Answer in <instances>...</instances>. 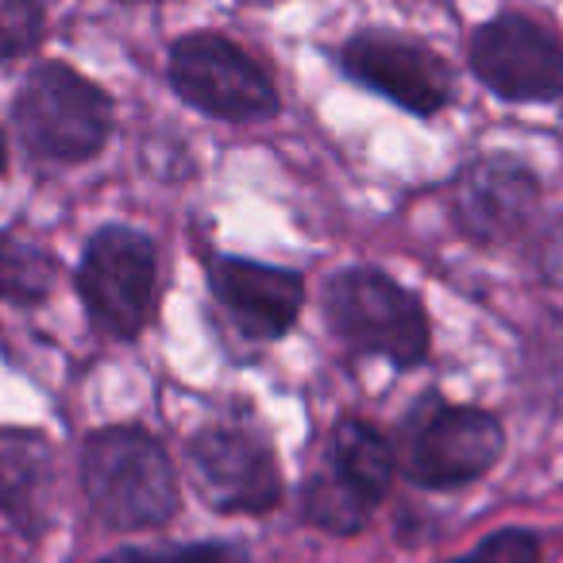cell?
<instances>
[{
	"label": "cell",
	"mask_w": 563,
	"mask_h": 563,
	"mask_svg": "<svg viewBox=\"0 0 563 563\" xmlns=\"http://www.w3.org/2000/svg\"><path fill=\"white\" fill-rule=\"evenodd\" d=\"M394 448L367 421H340L329 440V460L301 490V514L329 532H360L371 509L394 483Z\"/></svg>",
	"instance_id": "5b68a950"
},
{
	"label": "cell",
	"mask_w": 563,
	"mask_h": 563,
	"mask_svg": "<svg viewBox=\"0 0 563 563\" xmlns=\"http://www.w3.org/2000/svg\"><path fill=\"white\" fill-rule=\"evenodd\" d=\"M209 286L235 329L251 340H282L306 306V282L298 271L251 258H212Z\"/></svg>",
	"instance_id": "7c38bea8"
},
{
	"label": "cell",
	"mask_w": 563,
	"mask_h": 563,
	"mask_svg": "<svg viewBox=\"0 0 563 563\" xmlns=\"http://www.w3.org/2000/svg\"><path fill=\"white\" fill-rule=\"evenodd\" d=\"M12 120L24 147L43 163H86L112 135V101L66 63H43L20 86Z\"/></svg>",
	"instance_id": "3957f363"
},
{
	"label": "cell",
	"mask_w": 563,
	"mask_h": 563,
	"mask_svg": "<svg viewBox=\"0 0 563 563\" xmlns=\"http://www.w3.org/2000/svg\"><path fill=\"white\" fill-rule=\"evenodd\" d=\"M101 563H247L232 544H178V548H120Z\"/></svg>",
	"instance_id": "2e32d148"
},
{
	"label": "cell",
	"mask_w": 563,
	"mask_h": 563,
	"mask_svg": "<svg viewBox=\"0 0 563 563\" xmlns=\"http://www.w3.org/2000/svg\"><path fill=\"white\" fill-rule=\"evenodd\" d=\"M506 452L498 417L475 406L424 401L406 432L401 467L424 490H455L483 478Z\"/></svg>",
	"instance_id": "52a82bcc"
},
{
	"label": "cell",
	"mask_w": 563,
	"mask_h": 563,
	"mask_svg": "<svg viewBox=\"0 0 563 563\" xmlns=\"http://www.w3.org/2000/svg\"><path fill=\"white\" fill-rule=\"evenodd\" d=\"M452 563H540V540L525 529H501L490 532L471 555Z\"/></svg>",
	"instance_id": "e0dca14e"
},
{
	"label": "cell",
	"mask_w": 563,
	"mask_h": 563,
	"mask_svg": "<svg viewBox=\"0 0 563 563\" xmlns=\"http://www.w3.org/2000/svg\"><path fill=\"white\" fill-rule=\"evenodd\" d=\"M324 321L360 355H383L409 371L429 355V317L413 290L375 266H347L324 282Z\"/></svg>",
	"instance_id": "7a4b0ae2"
},
{
	"label": "cell",
	"mask_w": 563,
	"mask_h": 563,
	"mask_svg": "<svg viewBox=\"0 0 563 563\" xmlns=\"http://www.w3.org/2000/svg\"><path fill=\"white\" fill-rule=\"evenodd\" d=\"M43 40V4L40 0H0V63L35 51Z\"/></svg>",
	"instance_id": "9a60e30c"
},
{
	"label": "cell",
	"mask_w": 563,
	"mask_h": 563,
	"mask_svg": "<svg viewBox=\"0 0 563 563\" xmlns=\"http://www.w3.org/2000/svg\"><path fill=\"white\" fill-rule=\"evenodd\" d=\"M340 70L413 117H437L452 101V70L437 51L386 32H360L340 47Z\"/></svg>",
	"instance_id": "30bf717a"
},
{
	"label": "cell",
	"mask_w": 563,
	"mask_h": 563,
	"mask_svg": "<svg viewBox=\"0 0 563 563\" xmlns=\"http://www.w3.org/2000/svg\"><path fill=\"white\" fill-rule=\"evenodd\" d=\"M55 258L35 240L16 232H0V301L35 306L55 290Z\"/></svg>",
	"instance_id": "5bb4252c"
},
{
	"label": "cell",
	"mask_w": 563,
	"mask_h": 563,
	"mask_svg": "<svg viewBox=\"0 0 563 563\" xmlns=\"http://www.w3.org/2000/svg\"><path fill=\"white\" fill-rule=\"evenodd\" d=\"M475 78L501 101L548 104L563 97V43L529 16L486 20L467 43Z\"/></svg>",
	"instance_id": "ba28073f"
},
{
	"label": "cell",
	"mask_w": 563,
	"mask_h": 563,
	"mask_svg": "<svg viewBox=\"0 0 563 563\" xmlns=\"http://www.w3.org/2000/svg\"><path fill=\"white\" fill-rule=\"evenodd\" d=\"M81 490L109 529H158L178 514V475L155 437L109 424L81 444Z\"/></svg>",
	"instance_id": "6da1fadb"
},
{
	"label": "cell",
	"mask_w": 563,
	"mask_h": 563,
	"mask_svg": "<svg viewBox=\"0 0 563 563\" xmlns=\"http://www.w3.org/2000/svg\"><path fill=\"white\" fill-rule=\"evenodd\" d=\"M4 163H9V151H4V135H0V174H4Z\"/></svg>",
	"instance_id": "ac0fdd59"
},
{
	"label": "cell",
	"mask_w": 563,
	"mask_h": 563,
	"mask_svg": "<svg viewBox=\"0 0 563 563\" xmlns=\"http://www.w3.org/2000/svg\"><path fill=\"white\" fill-rule=\"evenodd\" d=\"M189 471L201 498L220 514H266L282 498L271 444L251 429H205L189 444Z\"/></svg>",
	"instance_id": "9c48e42d"
},
{
	"label": "cell",
	"mask_w": 563,
	"mask_h": 563,
	"mask_svg": "<svg viewBox=\"0 0 563 563\" xmlns=\"http://www.w3.org/2000/svg\"><path fill=\"white\" fill-rule=\"evenodd\" d=\"M78 294L104 336L135 340L155 317L158 251L140 228L104 224L89 235L78 263Z\"/></svg>",
	"instance_id": "277c9868"
},
{
	"label": "cell",
	"mask_w": 563,
	"mask_h": 563,
	"mask_svg": "<svg viewBox=\"0 0 563 563\" xmlns=\"http://www.w3.org/2000/svg\"><path fill=\"white\" fill-rule=\"evenodd\" d=\"M124 4H147V0H124Z\"/></svg>",
	"instance_id": "d6986e66"
},
{
	"label": "cell",
	"mask_w": 563,
	"mask_h": 563,
	"mask_svg": "<svg viewBox=\"0 0 563 563\" xmlns=\"http://www.w3.org/2000/svg\"><path fill=\"white\" fill-rule=\"evenodd\" d=\"M452 212L463 235L483 247L514 243L540 212V181L509 155L475 158L452 186Z\"/></svg>",
	"instance_id": "8fae6325"
},
{
	"label": "cell",
	"mask_w": 563,
	"mask_h": 563,
	"mask_svg": "<svg viewBox=\"0 0 563 563\" xmlns=\"http://www.w3.org/2000/svg\"><path fill=\"white\" fill-rule=\"evenodd\" d=\"M170 86L189 109L228 124H255L278 112V89L271 74L212 32L181 35L170 47Z\"/></svg>",
	"instance_id": "8992f818"
},
{
	"label": "cell",
	"mask_w": 563,
	"mask_h": 563,
	"mask_svg": "<svg viewBox=\"0 0 563 563\" xmlns=\"http://www.w3.org/2000/svg\"><path fill=\"white\" fill-rule=\"evenodd\" d=\"M51 471V448L40 432L4 429L0 432V506L24 509L43 490Z\"/></svg>",
	"instance_id": "4fadbf2b"
}]
</instances>
